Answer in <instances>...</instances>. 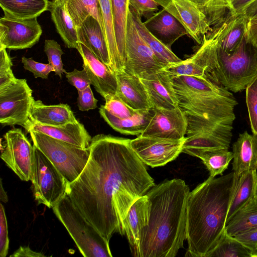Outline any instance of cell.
<instances>
[{
  "label": "cell",
  "mask_w": 257,
  "mask_h": 257,
  "mask_svg": "<svg viewBox=\"0 0 257 257\" xmlns=\"http://www.w3.org/2000/svg\"><path fill=\"white\" fill-rule=\"evenodd\" d=\"M131 140L110 135L94 136L90 155L66 194L82 215L108 241L124 235L123 222L130 208L155 185Z\"/></svg>",
  "instance_id": "6da1fadb"
},
{
  "label": "cell",
  "mask_w": 257,
  "mask_h": 257,
  "mask_svg": "<svg viewBox=\"0 0 257 257\" xmlns=\"http://www.w3.org/2000/svg\"><path fill=\"white\" fill-rule=\"evenodd\" d=\"M239 176L233 171L210 177L189 192L186 211L185 256L206 257L225 230L227 215Z\"/></svg>",
  "instance_id": "7a4b0ae2"
},
{
  "label": "cell",
  "mask_w": 257,
  "mask_h": 257,
  "mask_svg": "<svg viewBox=\"0 0 257 257\" xmlns=\"http://www.w3.org/2000/svg\"><path fill=\"white\" fill-rule=\"evenodd\" d=\"M189 192L184 180L173 179L146 193L149 217L140 243V257H175L183 247Z\"/></svg>",
  "instance_id": "3957f363"
},
{
  "label": "cell",
  "mask_w": 257,
  "mask_h": 257,
  "mask_svg": "<svg viewBox=\"0 0 257 257\" xmlns=\"http://www.w3.org/2000/svg\"><path fill=\"white\" fill-rule=\"evenodd\" d=\"M217 67L212 78L230 91L245 89L257 76V46L248 33L232 53L226 54L217 49Z\"/></svg>",
  "instance_id": "277c9868"
},
{
  "label": "cell",
  "mask_w": 257,
  "mask_h": 257,
  "mask_svg": "<svg viewBox=\"0 0 257 257\" xmlns=\"http://www.w3.org/2000/svg\"><path fill=\"white\" fill-rule=\"evenodd\" d=\"M85 257H112L109 241L82 215L66 194L52 208Z\"/></svg>",
  "instance_id": "5b68a950"
},
{
  "label": "cell",
  "mask_w": 257,
  "mask_h": 257,
  "mask_svg": "<svg viewBox=\"0 0 257 257\" xmlns=\"http://www.w3.org/2000/svg\"><path fill=\"white\" fill-rule=\"evenodd\" d=\"M29 133L33 145L52 162L68 183L79 176L88 162L89 147L83 149L37 131Z\"/></svg>",
  "instance_id": "8992f818"
},
{
  "label": "cell",
  "mask_w": 257,
  "mask_h": 257,
  "mask_svg": "<svg viewBox=\"0 0 257 257\" xmlns=\"http://www.w3.org/2000/svg\"><path fill=\"white\" fill-rule=\"evenodd\" d=\"M31 180L38 204L53 208L66 194L68 182L52 162L35 146Z\"/></svg>",
  "instance_id": "52a82bcc"
},
{
  "label": "cell",
  "mask_w": 257,
  "mask_h": 257,
  "mask_svg": "<svg viewBox=\"0 0 257 257\" xmlns=\"http://www.w3.org/2000/svg\"><path fill=\"white\" fill-rule=\"evenodd\" d=\"M164 66L139 33L128 10L125 34V60L123 70L140 79L163 69Z\"/></svg>",
  "instance_id": "ba28073f"
},
{
  "label": "cell",
  "mask_w": 257,
  "mask_h": 257,
  "mask_svg": "<svg viewBox=\"0 0 257 257\" xmlns=\"http://www.w3.org/2000/svg\"><path fill=\"white\" fill-rule=\"evenodd\" d=\"M35 100L33 91L25 79H17L0 88V123L2 125H20L29 120Z\"/></svg>",
  "instance_id": "9c48e42d"
},
{
  "label": "cell",
  "mask_w": 257,
  "mask_h": 257,
  "mask_svg": "<svg viewBox=\"0 0 257 257\" xmlns=\"http://www.w3.org/2000/svg\"><path fill=\"white\" fill-rule=\"evenodd\" d=\"M176 95L179 106L183 111L233 125L235 118L234 109L237 104L233 95Z\"/></svg>",
  "instance_id": "30bf717a"
},
{
  "label": "cell",
  "mask_w": 257,
  "mask_h": 257,
  "mask_svg": "<svg viewBox=\"0 0 257 257\" xmlns=\"http://www.w3.org/2000/svg\"><path fill=\"white\" fill-rule=\"evenodd\" d=\"M217 40L211 32L205 37L203 44L194 55L186 60L169 64L164 69L172 77L195 76L215 82L212 74L217 67Z\"/></svg>",
  "instance_id": "8fae6325"
},
{
  "label": "cell",
  "mask_w": 257,
  "mask_h": 257,
  "mask_svg": "<svg viewBox=\"0 0 257 257\" xmlns=\"http://www.w3.org/2000/svg\"><path fill=\"white\" fill-rule=\"evenodd\" d=\"M42 33L37 17L18 19L4 13L0 19V47L11 50L31 48L39 41Z\"/></svg>",
  "instance_id": "7c38bea8"
},
{
  "label": "cell",
  "mask_w": 257,
  "mask_h": 257,
  "mask_svg": "<svg viewBox=\"0 0 257 257\" xmlns=\"http://www.w3.org/2000/svg\"><path fill=\"white\" fill-rule=\"evenodd\" d=\"M1 159L22 181L31 180L34 146L21 129L14 128L4 136Z\"/></svg>",
  "instance_id": "4fadbf2b"
},
{
  "label": "cell",
  "mask_w": 257,
  "mask_h": 257,
  "mask_svg": "<svg viewBox=\"0 0 257 257\" xmlns=\"http://www.w3.org/2000/svg\"><path fill=\"white\" fill-rule=\"evenodd\" d=\"M185 138L180 140L138 136L131 140L134 151L146 165L155 168L176 159L182 153Z\"/></svg>",
  "instance_id": "5bb4252c"
},
{
  "label": "cell",
  "mask_w": 257,
  "mask_h": 257,
  "mask_svg": "<svg viewBox=\"0 0 257 257\" xmlns=\"http://www.w3.org/2000/svg\"><path fill=\"white\" fill-rule=\"evenodd\" d=\"M154 108L153 116L140 136L174 140L185 138L188 122L184 112L179 106L173 109Z\"/></svg>",
  "instance_id": "9a60e30c"
},
{
  "label": "cell",
  "mask_w": 257,
  "mask_h": 257,
  "mask_svg": "<svg viewBox=\"0 0 257 257\" xmlns=\"http://www.w3.org/2000/svg\"><path fill=\"white\" fill-rule=\"evenodd\" d=\"M164 9L180 21L188 34L200 46L213 30L205 15L189 0H170Z\"/></svg>",
  "instance_id": "2e32d148"
},
{
  "label": "cell",
  "mask_w": 257,
  "mask_h": 257,
  "mask_svg": "<svg viewBox=\"0 0 257 257\" xmlns=\"http://www.w3.org/2000/svg\"><path fill=\"white\" fill-rule=\"evenodd\" d=\"M76 49L82 58L83 68L95 90L105 100L115 95L117 82L115 73L83 44L79 42Z\"/></svg>",
  "instance_id": "e0dca14e"
},
{
  "label": "cell",
  "mask_w": 257,
  "mask_h": 257,
  "mask_svg": "<svg viewBox=\"0 0 257 257\" xmlns=\"http://www.w3.org/2000/svg\"><path fill=\"white\" fill-rule=\"evenodd\" d=\"M140 79L153 108L173 109L179 107L172 76L164 68Z\"/></svg>",
  "instance_id": "ac0fdd59"
},
{
  "label": "cell",
  "mask_w": 257,
  "mask_h": 257,
  "mask_svg": "<svg viewBox=\"0 0 257 257\" xmlns=\"http://www.w3.org/2000/svg\"><path fill=\"white\" fill-rule=\"evenodd\" d=\"M149 200L145 194L133 204L123 222L124 235L135 257H140V243L149 222Z\"/></svg>",
  "instance_id": "d6986e66"
},
{
  "label": "cell",
  "mask_w": 257,
  "mask_h": 257,
  "mask_svg": "<svg viewBox=\"0 0 257 257\" xmlns=\"http://www.w3.org/2000/svg\"><path fill=\"white\" fill-rule=\"evenodd\" d=\"M143 23L154 36L171 49L174 42L188 34L180 21L164 8L148 18Z\"/></svg>",
  "instance_id": "ffe728a7"
},
{
  "label": "cell",
  "mask_w": 257,
  "mask_h": 257,
  "mask_svg": "<svg viewBox=\"0 0 257 257\" xmlns=\"http://www.w3.org/2000/svg\"><path fill=\"white\" fill-rule=\"evenodd\" d=\"M24 127L28 132L37 131L83 149L89 147L92 139L84 125L79 121L62 126H51L39 124L29 119Z\"/></svg>",
  "instance_id": "44dd1931"
},
{
  "label": "cell",
  "mask_w": 257,
  "mask_h": 257,
  "mask_svg": "<svg viewBox=\"0 0 257 257\" xmlns=\"http://www.w3.org/2000/svg\"><path fill=\"white\" fill-rule=\"evenodd\" d=\"M248 21L242 14L231 15L214 29L218 50L226 54L235 51L247 34Z\"/></svg>",
  "instance_id": "7402d4cb"
},
{
  "label": "cell",
  "mask_w": 257,
  "mask_h": 257,
  "mask_svg": "<svg viewBox=\"0 0 257 257\" xmlns=\"http://www.w3.org/2000/svg\"><path fill=\"white\" fill-rule=\"evenodd\" d=\"M114 73L117 82L116 94L123 101L135 110L153 108L140 78L124 70Z\"/></svg>",
  "instance_id": "603a6c76"
},
{
  "label": "cell",
  "mask_w": 257,
  "mask_h": 257,
  "mask_svg": "<svg viewBox=\"0 0 257 257\" xmlns=\"http://www.w3.org/2000/svg\"><path fill=\"white\" fill-rule=\"evenodd\" d=\"M29 119L39 124L51 126H62L78 121L67 104L46 105L40 100L34 101Z\"/></svg>",
  "instance_id": "cb8c5ba5"
},
{
  "label": "cell",
  "mask_w": 257,
  "mask_h": 257,
  "mask_svg": "<svg viewBox=\"0 0 257 257\" xmlns=\"http://www.w3.org/2000/svg\"><path fill=\"white\" fill-rule=\"evenodd\" d=\"M79 42L88 47L111 70L110 61L105 34L99 23L88 17L77 29Z\"/></svg>",
  "instance_id": "d4e9b609"
},
{
  "label": "cell",
  "mask_w": 257,
  "mask_h": 257,
  "mask_svg": "<svg viewBox=\"0 0 257 257\" xmlns=\"http://www.w3.org/2000/svg\"><path fill=\"white\" fill-rule=\"evenodd\" d=\"M232 170L239 176L250 170H257V137L247 131L239 135L232 145Z\"/></svg>",
  "instance_id": "484cf974"
},
{
  "label": "cell",
  "mask_w": 257,
  "mask_h": 257,
  "mask_svg": "<svg viewBox=\"0 0 257 257\" xmlns=\"http://www.w3.org/2000/svg\"><path fill=\"white\" fill-rule=\"evenodd\" d=\"M99 113L104 120L115 131L123 134L140 136L147 128L154 114V108L138 110L132 117L120 118L100 106Z\"/></svg>",
  "instance_id": "4316f807"
},
{
  "label": "cell",
  "mask_w": 257,
  "mask_h": 257,
  "mask_svg": "<svg viewBox=\"0 0 257 257\" xmlns=\"http://www.w3.org/2000/svg\"><path fill=\"white\" fill-rule=\"evenodd\" d=\"M172 80L177 94L233 95L231 91L221 85L204 77L178 76L172 77Z\"/></svg>",
  "instance_id": "83f0119b"
},
{
  "label": "cell",
  "mask_w": 257,
  "mask_h": 257,
  "mask_svg": "<svg viewBox=\"0 0 257 257\" xmlns=\"http://www.w3.org/2000/svg\"><path fill=\"white\" fill-rule=\"evenodd\" d=\"M257 196V171H245L239 176L229 205L226 223L252 199Z\"/></svg>",
  "instance_id": "f1b7e54d"
},
{
  "label": "cell",
  "mask_w": 257,
  "mask_h": 257,
  "mask_svg": "<svg viewBox=\"0 0 257 257\" xmlns=\"http://www.w3.org/2000/svg\"><path fill=\"white\" fill-rule=\"evenodd\" d=\"M182 153L201 160L209 172V177L222 175L233 159L232 152L224 149H182Z\"/></svg>",
  "instance_id": "f546056e"
},
{
  "label": "cell",
  "mask_w": 257,
  "mask_h": 257,
  "mask_svg": "<svg viewBox=\"0 0 257 257\" xmlns=\"http://www.w3.org/2000/svg\"><path fill=\"white\" fill-rule=\"evenodd\" d=\"M49 11L57 31L65 46L77 49L79 42L77 29L68 13L65 5H55L51 2Z\"/></svg>",
  "instance_id": "4dcf8cb0"
},
{
  "label": "cell",
  "mask_w": 257,
  "mask_h": 257,
  "mask_svg": "<svg viewBox=\"0 0 257 257\" xmlns=\"http://www.w3.org/2000/svg\"><path fill=\"white\" fill-rule=\"evenodd\" d=\"M232 136V131L210 133L198 132L187 136L182 149L228 150Z\"/></svg>",
  "instance_id": "1f68e13d"
},
{
  "label": "cell",
  "mask_w": 257,
  "mask_h": 257,
  "mask_svg": "<svg viewBox=\"0 0 257 257\" xmlns=\"http://www.w3.org/2000/svg\"><path fill=\"white\" fill-rule=\"evenodd\" d=\"M51 4L48 0H0L4 12L18 19L37 18L49 11Z\"/></svg>",
  "instance_id": "d6a6232c"
},
{
  "label": "cell",
  "mask_w": 257,
  "mask_h": 257,
  "mask_svg": "<svg viewBox=\"0 0 257 257\" xmlns=\"http://www.w3.org/2000/svg\"><path fill=\"white\" fill-rule=\"evenodd\" d=\"M129 10L132 13L139 33L147 42L158 61L164 68L169 64L182 60L171 49L163 44L148 30L142 22L141 18L131 9H129Z\"/></svg>",
  "instance_id": "836d02e7"
},
{
  "label": "cell",
  "mask_w": 257,
  "mask_h": 257,
  "mask_svg": "<svg viewBox=\"0 0 257 257\" xmlns=\"http://www.w3.org/2000/svg\"><path fill=\"white\" fill-rule=\"evenodd\" d=\"M101 7L104 33L110 61L111 70L114 73L123 70L116 42L113 18L110 0H99Z\"/></svg>",
  "instance_id": "e575fe53"
},
{
  "label": "cell",
  "mask_w": 257,
  "mask_h": 257,
  "mask_svg": "<svg viewBox=\"0 0 257 257\" xmlns=\"http://www.w3.org/2000/svg\"><path fill=\"white\" fill-rule=\"evenodd\" d=\"M110 2L117 47L120 60L124 69L126 27L130 0H110Z\"/></svg>",
  "instance_id": "d590c367"
},
{
  "label": "cell",
  "mask_w": 257,
  "mask_h": 257,
  "mask_svg": "<svg viewBox=\"0 0 257 257\" xmlns=\"http://www.w3.org/2000/svg\"><path fill=\"white\" fill-rule=\"evenodd\" d=\"M65 7L77 29L81 26L88 17L92 16L99 23L104 33L99 0H69Z\"/></svg>",
  "instance_id": "8d00e7d4"
},
{
  "label": "cell",
  "mask_w": 257,
  "mask_h": 257,
  "mask_svg": "<svg viewBox=\"0 0 257 257\" xmlns=\"http://www.w3.org/2000/svg\"><path fill=\"white\" fill-rule=\"evenodd\" d=\"M257 227V196L237 211L226 224L225 230L233 236Z\"/></svg>",
  "instance_id": "74e56055"
},
{
  "label": "cell",
  "mask_w": 257,
  "mask_h": 257,
  "mask_svg": "<svg viewBox=\"0 0 257 257\" xmlns=\"http://www.w3.org/2000/svg\"><path fill=\"white\" fill-rule=\"evenodd\" d=\"M253 252L234 236L223 232L215 248L206 257H252Z\"/></svg>",
  "instance_id": "f35d334b"
},
{
  "label": "cell",
  "mask_w": 257,
  "mask_h": 257,
  "mask_svg": "<svg viewBox=\"0 0 257 257\" xmlns=\"http://www.w3.org/2000/svg\"><path fill=\"white\" fill-rule=\"evenodd\" d=\"M164 8L170 0H155ZM206 16L213 30L232 15L223 9L215 0H189Z\"/></svg>",
  "instance_id": "ab89813d"
},
{
  "label": "cell",
  "mask_w": 257,
  "mask_h": 257,
  "mask_svg": "<svg viewBox=\"0 0 257 257\" xmlns=\"http://www.w3.org/2000/svg\"><path fill=\"white\" fill-rule=\"evenodd\" d=\"M44 52L49 63L54 69L55 74L61 78L62 74L66 71L63 68L61 56L64 53L60 45L54 40L46 39L44 43Z\"/></svg>",
  "instance_id": "60d3db41"
},
{
  "label": "cell",
  "mask_w": 257,
  "mask_h": 257,
  "mask_svg": "<svg viewBox=\"0 0 257 257\" xmlns=\"http://www.w3.org/2000/svg\"><path fill=\"white\" fill-rule=\"evenodd\" d=\"M245 90L246 103L251 129L253 134L257 137V76Z\"/></svg>",
  "instance_id": "b9f144b4"
},
{
  "label": "cell",
  "mask_w": 257,
  "mask_h": 257,
  "mask_svg": "<svg viewBox=\"0 0 257 257\" xmlns=\"http://www.w3.org/2000/svg\"><path fill=\"white\" fill-rule=\"evenodd\" d=\"M105 100L104 107L117 117L122 119L130 117L138 111V110H135L130 107L116 94Z\"/></svg>",
  "instance_id": "7bdbcfd3"
},
{
  "label": "cell",
  "mask_w": 257,
  "mask_h": 257,
  "mask_svg": "<svg viewBox=\"0 0 257 257\" xmlns=\"http://www.w3.org/2000/svg\"><path fill=\"white\" fill-rule=\"evenodd\" d=\"M13 63L6 49L0 47V88H4L17 78L14 75Z\"/></svg>",
  "instance_id": "ee69618b"
},
{
  "label": "cell",
  "mask_w": 257,
  "mask_h": 257,
  "mask_svg": "<svg viewBox=\"0 0 257 257\" xmlns=\"http://www.w3.org/2000/svg\"><path fill=\"white\" fill-rule=\"evenodd\" d=\"M22 63L24 69L32 72L36 78L40 77L47 79L49 73L54 72V69L49 63L38 62L32 58H28L24 56L22 58Z\"/></svg>",
  "instance_id": "f6af8a7d"
},
{
  "label": "cell",
  "mask_w": 257,
  "mask_h": 257,
  "mask_svg": "<svg viewBox=\"0 0 257 257\" xmlns=\"http://www.w3.org/2000/svg\"><path fill=\"white\" fill-rule=\"evenodd\" d=\"M160 6L155 0H130L129 9L135 12L140 18H149L158 10Z\"/></svg>",
  "instance_id": "bcb514c9"
},
{
  "label": "cell",
  "mask_w": 257,
  "mask_h": 257,
  "mask_svg": "<svg viewBox=\"0 0 257 257\" xmlns=\"http://www.w3.org/2000/svg\"><path fill=\"white\" fill-rule=\"evenodd\" d=\"M65 74L68 82L78 91L83 90L91 84V80L84 69L82 70L75 69L71 72H66Z\"/></svg>",
  "instance_id": "7dc6e473"
},
{
  "label": "cell",
  "mask_w": 257,
  "mask_h": 257,
  "mask_svg": "<svg viewBox=\"0 0 257 257\" xmlns=\"http://www.w3.org/2000/svg\"><path fill=\"white\" fill-rule=\"evenodd\" d=\"M9 248L7 217L4 206L0 204V256L6 257Z\"/></svg>",
  "instance_id": "c3c4849f"
},
{
  "label": "cell",
  "mask_w": 257,
  "mask_h": 257,
  "mask_svg": "<svg viewBox=\"0 0 257 257\" xmlns=\"http://www.w3.org/2000/svg\"><path fill=\"white\" fill-rule=\"evenodd\" d=\"M77 105L81 111H88L97 107L98 100L94 97L90 85L85 89L78 91Z\"/></svg>",
  "instance_id": "681fc988"
},
{
  "label": "cell",
  "mask_w": 257,
  "mask_h": 257,
  "mask_svg": "<svg viewBox=\"0 0 257 257\" xmlns=\"http://www.w3.org/2000/svg\"><path fill=\"white\" fill-rule=\"evenodd\" d=\"M233 236L251 250L253 254L257 252V227L238 233Z\"/></svg>",
  "instance_id": "f907efd6"
},
{
  "label": "cell",
  "mask_w": 257,
  "mask_h": 257,
  "mask_svg": "<svg viewBox=\"0 0 257 257\" xmlns=\"http://www.w3.org/2000/svg\"><path fill=\"white\" fill-rule=\"evenodd\" d=\"M10 257H43L45 255L41 252L31 249L28 246H21Z\"/></svg>",
  "instance_id": "816d5d0a"
},
{
  "label": "cell",
  "mask_w": 257,
  "mask_h": 257,
  "mask_svg": "<svg viewBox=\"0 0 257 257\" xmlns=\"http://www.w3.org/2000/svg\"><path fill=\"white\" fill-rule=\"evenodd\" d=\"M254 0H229L232 15H240L244 9Z\"/></svg>",
  "instance_id": "f5cc1de1"
},
{
  "label": "cell",
  "mask_w": 257,
  "mask_h": 257,
  "mask_svg": "<svg viewBox=\"0 0 257 257\" xmlns=\"http://www.w3.org/2000/svg\"><path fill=\"white\" fill-rule=\"evenodd\" d=\"M247 33L250 40L257 46V16L248 20Z\"/></svg>",
  "instance_id": "db71d44e"
},
{
  "label": "cell",
  "mask_w": 257,
  "mask_h": 257,
  "mask_svg": "<svg viewBox=\"0 0 257 257\" xmlns=\"http://www.w3.org/2000/svg\"><path fill=\"white\" fill-rule=\"evenodd\" d=\"M248 20L257 16V0H254L248 5L242 14Z\"/></svg>",
  "instance_id": "11a10c76"
},
{
  "label": "cell",
  "mask_w": 257,
  "mask_h": 257,
  "mask_svg": "<svg viewBox=\"0 0 257 257\" xmlns=\"http://www.w3.org/2000/svg\"><path fill=\"white\" fill-rule=\"evenodd\" d=\"M219 5L226 11L231 13L229 0H215Z\"/></svg>",
  "instance_id": "9f6ffc18"
},
{
  "label": "cell",
  "mask_w": 257,
  "mask_h": 257,
  "mask_svg": "<svg viewBox=\"0 0 257 257\" xmlns=\"http://www.w3.org/2000/svg\"><path fill=\"white\" fill-rule=\"evenodd\" d=\"M0 200L1 201L7 203L8 201V197L6 192L3 186L2 180L0 181Z\"/></svg>",
  "instance_id": "6f0895ef"
},
{
  "label": "cell",
  "mask_w": 257,
  "mask_h": 257,
  "mask_svg": "<svg viewBox=\"0 0 257 257\" xmlns=\"http://www.w3.org/2000/svg\"><path fill=\"white\" fill-rule=\"evenodd\" d=\"M69 0H52V3L55 5H65Z\"/></svg>",
  "instance_id": "680465c9"
},
{
  "label": "cell",
  "mask_w": 257,
  "mask_h": 257,
  "mask_svg": "<svg viewBox=\"0 0 257 257\" xmlns=\"http://www.w3.org/2000/svg\"><path fill=\"white\" fill-rule=\"evenodd\" d=\"M252 257H257V252L253 254Z\"/></svg>",
  "instance_id": "91938a15"
}]
</instances>
